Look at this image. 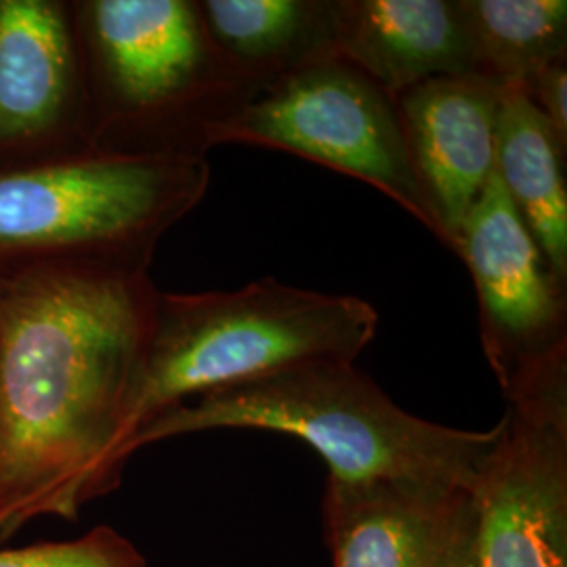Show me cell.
Listing matches in <instances>:
<instances>
[{
    "mask_svg": "<svg viewBox=\"0 0 567 567\" xmlns=\"http://www.w3.org/2000/svg\"><path fill=\"white\" fill-rule=\"evenodd\" d=\"M72 18L91 152L200 161L261 95L198 0H72Z\"/></svg>",
    "mask_w": 567,
    "mask_h": 567,
    "instance_id": "cell-2",
    "label": "cell"
},
{
    "mask_svg": "<svg viewBox=\"0 0 567 567\" xmlns=\"http://www.w3.org/2000/svg\"><path fill=\"white\" fill-rule=\"evenodd\" d=\"M210 39L261 93L337 58V0H198Z\"/></svg>",
    "mask_w": 567,
    "mask_h": 567,
    "instance_id": "cell-13",
    "label": "cell"
},
{
    "mask_svg": "<svg viewBox=\"0 0 567 567\" xmlns=\"http://www.w3.org/2000/svg\"><path fill=\"white\" fill-rule=\"evenodd\" d=\"M229 143L288 152L368 183L435 234L395 102L341 58L267 89L219 133L217 145Z\"/></svg>",
    "mask_w": 567,
    "mask_h": 567,
    "instance_id": "cell-6",
    "label": "cell"
},
{
    "mask_svg": "<svg viewBox=\"0 0 567 567\" xmlns=\"http://www.w3.org/2000/svg\"><path fill=\"white\" fill-rule=\"evenodd\" d=\"M84 152L72 0H0V175Z\"/></svg>",
    "mask_w": 567,
    "mask_h": 567,
    "instance_id": "cell-9",
    "label": "cell"
},
{
    "mask_svg": "<svg viewBox=\"0 0 567 567\" xmlns=\"http://www.w3.org/2000/svg\"><path fill=\"white\" fill-rule=\"evenodd\" d=\"M471 492L480 567H567V374L508 404Z\"/></svg>",
    "mask_w": 567,
    "mask_h": 567,
    "instance_id": "cell-8",
    "label": "cell"
},
{
    "mask_svg": "<svg viewBox=\"0 0 567 567\" xmlns=\"http://www.w3.org/2000/svg\"><path fill=\"white\" fill-rule=\"evenodd\" d=\"M475 74L524 91L543 68L567 60L566 0H458Z\"/></svg>",
    "mask_w": 567,
    "mask_h": 567,
    "instance_id": "cell-15",
    "label": "cell"
},
{
    "mask_svg": "<svg viewBox=\"0 0 567 567\" xmlns=\"http://www.w3.org/2000/svg\"><path fill=\"white\" fill-rule=\"evenodd\" d=\"M567 145L522 91L503 89L496 177L557 282L567 286Z\"/></svg>",
    "mask_w": 567,
    "mask_h": 567,
    "instance_id": "cell-14",
    "label": "cell"
},
{
    "mask_svg": "<svg viewBox=\"0 0 567 567\" xmlns=\"http://www.w3.org/2000/svg\"><path fill=\"white\" fill-rule=\"evenodd\" d=\"M206 158L84 152L0 175V278L47 267L150 271L164 236L203 203Z\"/></svg>",
    "mask_w": 567,
    "mask_h": 567,
    "instance_id": "cell-5",
    "label": "cell"
},
{
    "mask_svg": "<svg viewBox=\"0 0 567 567\" xmlns=\"http://www.w3.org/2000/svg\"><path fill=\"white\" fill-rule=\"evenodd\" d=\"M379 311L353 295H328L264 278L238 290L163 292L114 454L145 423L215 389L309 362H358Z\"/></svg>",
    "mask_w": 567,
    "mask_h": 567,
    "instance_id": "cell-4",
    "label": "cell"
},
{
    "mask_svg": "<svg viewBox=\"0 0 567 567\" xmlns=\"http://www.w3.org/2000/svg\"><path fill=\"white\" fill-rule=\"evenodd\" d=\"M158 297L150 271L0 278V540L42 515L74 522L121 484L114 454Z\"/></svg>",
    "mask_w": 567,
    "mask_h": 567,
    "instance_id": "cell-1",
    "label": "cell"
},
{
    "mask_svg": "<svg viewBox=\"0 0 567 567\" xmlns=\"http://www.w3.org/2000/svg\"><path fill=\"white\" fill-rule=\"evenodd\" d=\"M213 429L295 435L324 458L328 477L344 482L435 480L468 489L501 437V423L466 431L405 412L355 362H309L166 410L131 437L124 456Z\"/></svg>",
    "mask_w": 567,
    "mask_h": 567,
    "instance_id": "cell-3",
    "label": "cell"
},
{
    "mask_svg": "<svg viewBox=\"0 0 567 567\" xmlns=\"http://www.w3.org/2000/svg\"><path fill=\"white\" fill-rule=\"evenodd\" d=\"M454 252L468 267L487 364L508 404L566 377L567 286L553 276L496 173Z\"/></svg>",
    "mask_w": 567,
    "mask_h": 567,
    "instance_id": "cell-7",
    "label": "cell"
},
{
    "mask_svg": "<svg viewBox=\"0 0 567 567\" xmlns=\"http://www.w3.org/2000/svg\"><path fill=\"white\" fill-rule=\"evenodd\" d=\"M322 513L334 567H480V517L468 487L328 477Z\"/></svg>",
    "mask_w": 567,
    "mask_h": 567,
    "instance_id": "cell-10",
    "label": "cell"
},
{
    "mask_svg": "<svg viewBox=\"0 0 567 567\" xmlns=\"http://www.w3.org/2000/svg\"><path fill=\"white\" fill-rule=\"evenodd\" d=\"M522 93L567 145V60L543 68Z\"/></svg>",
    "mask_w": 567,
    "mask_h": 567,
    "instance_id": "cell-17",
    "label": "cell"
},
{
    "mask_svg": "<svg viewBox=\"0 0 567 567\" xmlns=\"http://www.w3.org/2000/svg\"><path fill=\"white\" fill-rule=\"evenodd\" d=\"M337 58L393 102L423 82L475 74L458 0H337Z\"/></svg>",
    "mask_w": 567,
    "mask_h": 567,
    "instance_id": "cell-12",
    "label": "cell"
},
{
    "mask_svg": "<svg viewBox=\"0 0 567 567\" xmlns=\"http://www.w3.org/2000/svg\"><path fill=\"white\" fill-rule=\"evenodd\" d=\"M0 567H147L142 553L112 527L65 543L0 550Z\"/></svg>",
    "mask_w": 567,
    "mask_h": 567,
    "instance_id": "cell-16",
    "label": "cell"
},
{
    "mask_svg": "<svg viewBox=\"0 0 567 567\" xmlns=\"http://www.w3.org/2000/svg\"><path fill=\"white\" fill-rule=\"evenodd\" d=\"M501 100L503 89L480 74L426 81L395 100L435 236L452 250L496 173Z\"/></svg>",
    "mask_w": 567,
    "mask_h": 567,
    "instance_id": "cell-11",
    "label": "cell"
}]
</instances>
